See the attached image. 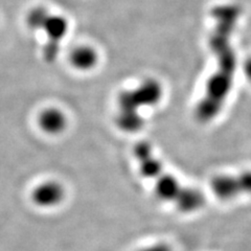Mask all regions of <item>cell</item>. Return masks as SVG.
I'll use <instances>...</instances> for the list:
<instances>
[{"instance_id":"6da1fadb","label":"cell","mask_w":251,"mask_h":251,"mask_svg":"<svg viewBox=\"0 0 251 251\" xmlns=\"http://www.w3.org/2000/svg\"><path fill=\"white\" fill-rule=\"evenodd\" d=\"M240 15V7L231 4L216 6L211 12L215 27L209 38V46L215 56L216 70L207 80L203 97L196 107V117L201 123L214 121L221 113L232 89L238 59L231 36Z\"/></svg>"},{"instance_id":"ba28073f","label":"cell","mask_w":251,"mask_h":251,"mask_svg":"<svg viewBox=\"0 0 251 251\" xmlns=\"http://www.w3.org/2000/svg\"><path fill=\"white\" fill-rule=\"evenodd\" d=\"M99 60L98 52L90 46L83 45L75 49L70 53V63L78 70H90L97 65Z\"/></svg>"},{"instance_id":"9c48e42d","label":"cell","mask_w":251,"mask_h":251,"mask_svg":"<svg viewBox=\"0 0 251 251\" xmlns=\"http://www.w3.org/2000/svg\"><path fill=\"white\" fill-rule=\"evenodd\" d=\"M50 13V12L43 6H36L31 9L26 16L27 26L33 30H39Z\"/></svg>"},{"instance_id":"277c9868","label":"cell","mask_w":251,"mask_h":251,"mask_svg":"<svg viewBox=\"0 0 251 251\" xmlns=\"http://www.w3.org/2000/svg\"><path fill=\"white\" fill-rule=\"evenodd\" d=\"M210 190L221 200H231L243 195H251V171L216 176L210 180Z\"/></svg>"},{"instance_id":"5b68a950","label":"cell","mask_w":251,"mask_h":251,"mask_svg":"<svg viewBox=\"0 0 251 251\" xmlns=\"http://www.w3.org/2000/svg\"><path fill=\"white\" fill-rule=\"evenodd\" d=\"M39 30L44 31L47 39L43 47L44 59L51 63L57 59L60 51V43L68 33V21L64 16L50 13Z\"/></svg>"},{"instance_id":"3957f363","label":"cell","mask_w":251,"mask_h":251,"mask_svg":"<svg viewBox=\"0 0 251 251\" xmlns=\"http://www.w3.org/2000/svg\"><path fill=\"white\" fill-rule=\"evenodd\" d=\"M162 94V86L154 78H148L137 87L123 91L117 99V127L127 133L139 131L145 125L140 111L158 104Z\"/></svg>"},{"instance_id":"8fae6325","label":"cell","mask_w":251,"mask_h":251,"mask_svg":"<svg viewBox=\"0 0 251 251\" xmlns=\"http://www.w3.org/2000/svg\"><path fill=\"white\" fill-rule=\"evenodd\" d=\"M244 73L248 81L251 83V57L248 58L244 63Z\"/></svg>"},{"instance_id":"52a82bcc","label":"cell","mask_w":251,"mask_h":251,"mask_svg":"<svg viewBox=\"0 0 251 251\" xmlns=\"http://www.w3.org/2000/svg\"><path fill=\"white\" fill-rule=\"evenodd\" d=\"M38 123L40 128L49 134H58L64 131L67 125L65 114L57 108L45 109L39 115Z\"/></svg>"},{"instance_id":"7a4b0ae2","label":"cell","mask_w":251,"mask_h":251,"mask_svg":"<svg viewBox=\"0 0 251 251\" xmlns=\"http://www.w3.org/2000/svg\"><path fill=\"white\" fill-rule=\"evenodd\" d=\"M134 156L141 175L152 180L155 194L160 200L174 204L182 213H194L204 206V195L196 188L182 185L176 177L164 171L150 144L140 141L135 145Z\"/></svg>"},{"instance_id":"30bf717a","label":"cell","mask_w":251,"mask_h":251,"mask_svg":"<svg viewBox=\"0 0 251 251\" xmlns=\"http://www.w3.org/2000/svg\"><path fill=\"white\" fill-rule=\"evenodd\" d=\"M137 251H173V249L167 243H155V244L140 248Z\"/></svg>"},{"instance_id":"8992f818","label":"cell","mask_w":251,"mask_h":251,"mask_svg":"<svg viewBox=\"0 0 251 251\" xmlns=\"http://www.w3.org/2000/svg\"><path fill=\"white\" fill-rule=\"evenodd\" d=\"M64 188L54 181H47L38 185L31 193V199L36 205L49 208L57 206L64 199Z\"/></svg>"}]
</instances>
